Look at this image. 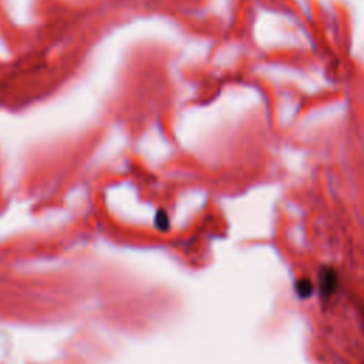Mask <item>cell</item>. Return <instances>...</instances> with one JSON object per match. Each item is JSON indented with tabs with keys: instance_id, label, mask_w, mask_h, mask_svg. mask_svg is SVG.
<instances>
[{
	"instance_id": "obj_1",
	"label": "cell",
	"mask_w": 364,
	"mask_h": 364,
	"mask_svg": "<svg viewBox=\"0 0 364 364\" xmlns=\"http://www.w3.org/2000/svg\"><path fill=\"white\" fill-rule=\"evenodd\" d=\"M337 287V274L331 267H321L318 272V289L323 297H328Z\"/></svg>"
},
{
	"instance_id": "obj_2",
	"label": "cell",
	"mask_w": 364,
	"mask_h": 364,
	"mask_svg": "<svg viewBox=\"0 0 364 364\" xmlns=\"http://www.w3.org/2000/svg\"><path fill=\"white\" fill-rule=\"evenodd\" d=\"M294 289H296V293L299 294V297L306 299V297H310L313 293V283L309 279H300L296 282Z\"/></svg>"
}]
</instances>
